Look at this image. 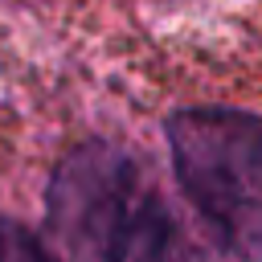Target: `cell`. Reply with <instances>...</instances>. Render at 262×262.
Returning a JSON list of instances; mask_svg holds the SVG:
<instances>
[{
	"label": "cell",
	"mask_w": 262,
	"mask_h": 262,
	"mask_svg": "<svg viewBox=\"0 0 262 262\" xmlns=\"http://www.w3.org/2000/svg\"><path fill=\"white\" fill-rule=\"evenodd\" d=\"M172 164L221 246L262 262V119L242 111H180L168 123Z\"/></svg>",
	"instance_id": "2"
},
{
	"label": "cell",
	"mask_w": 262,
	"mask_h": 262,
	"mask_svg": "<svg viewBox=\"0 0 262 262\" xmlns=\"http://www.w3.org/2000/svg\"><path fill=\"white\" fill-rule=\"evenodd\" d=\"M0 262H57L29 229H20L16 221L0 217Z\"/></svg>",
	"instance_id": "3"
},
{
	"label": "cell",
	"mask_w": 262,
	"mask_h": 262,
	"mask_svg": "<svg viewBox=\"0 0 262 262\" xmlns=\"http://www.w3.org/2000/svg\"><path fill=\"white\" fill-rule=\"evenodd\" d=\"M49 233L57 262H180V237L139 176L111 147L74 151L49 188Z\"/></svg>",
	"instance_id": "1"
}]
</instances>
